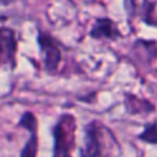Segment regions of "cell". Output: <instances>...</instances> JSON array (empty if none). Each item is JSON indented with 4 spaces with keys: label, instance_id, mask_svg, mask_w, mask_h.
Wrapping results in <instances>:
<instances>
[{
    "label": "cell",
    "instance_id": "obj_2",
    "mask_svg": "<svg viewBox=\"0 0 157 157\" xmlns=\"http://www.w3.org/2000/svg\"><path fill=\"white\" fill-rule=\"evenodd\" d=\"M76 121L71 114L59 119L54 128V155L52 157H72V147L75 146Z\"/></svg>",
    "mask_w": 157,
    "mask_h": 157
},
{
    "label": "cell",
    "instance_id": "obj_6",
    "mask_svg": "<svg viewBox=\"0 0 157 157\" xmlns=\"http://www.w3.org/2000/svg\"><path fill=\"white\" fill-rule=\"evenodd\" d=\"M124 7L127 10V14L130 17L141 15L147 24H153L152 14L155 6L149 0H124Z\"/></svg>",
    "mask_w": 157,
    "mask_h": 157
},
{
    "label": "cell",
    "instance_id": "obj_9",
    "mask_svg": "<svg viewBox=\"0 0 157 157\" xmlns=\"http://www.w3.org/2000/svg\"><path fill=\"white\" fill-rule=\"evenodd\" d=\"M139 139L149 144H157V125L156 124H149L145 131L139 135Z\"/></svg>",
    "mask_w": 157,
    "mask_h": 157
},
{
    "label": "cell",
    "instance_id": "obj_4",
    "mask_svg": "<svg viewBox=\"0 0 157 157\" xmlns=\"http://www.w3.org/2000/svg\"><path fill=\"white\" fill-rule=\"evenodd\" d=\"M19 124H21V127L26 128L30 132L29 141L26 142L25 147L22 149L19 157H36V155H37V134H36V130H37V120H36L35 114L30 113V112H26V113L21 117Z\"/></svg>",
    "mask_w": 157,
    "mask_h": 157
},
{
    "label": "cell",
    "instance_id": "obj_3",
    "mask_svg": "<svg viewBox=\"0 0 157 157\" xmlns=\"http://www.w3.org/2000/svg\"><path fill=\"white\" fill-rule=\"evenodd\" d=\"M37 41L44 57V66L48 72H54L61 62V51L58 48L57 43L51 36L46 35V33H40Z\"/></svg>",
    "mask_w": 157,
    "mask_h": 157
},
{
    "label": "cell",
    "instance_id": "obj_8",
    "mask_svg": "<svg viewBox=\"0 0 157 157\" xmlns=\"http://www.w3.org/2000/svg\"><path fill=\"white\" fill-rule=\"evenodd\" d=\"M127 109L131 113H142V112L153 110V106L146 101H141L135 97H127Z\"/></svg>",
    "mask_w": 157,
    "mask_h": 157
},
{
    "label": "cell",
    "instance_id": "obj_7",
    "mask_svg": "<svg viewBox=\"0 0 157 157\" xmlns=\"http://www.w3.org/2000/svg\"><path fill=\"white\" fill-rule=\"evenodd\" d=\"M90 35L94 39H109V40H116L117 37H120V32L116 28V24L109 18L97 19Z\"/></svg>",
    "mask_w": 157,
    "mask_h": 157
},
{
    "label": "cell",
    "instance_id": "obj_5",
    "mask_svg": "<svg viewBox=\"0 0 157 157\" xmlns=\"http://www.w3.org/2000/svg\"><path fill=\"white\" fill-rule=\"evenodd\" d=\"M17 51V39L11 29L0 28V65L11 63L14 66Z\"/></svg>",
    "mask_w": 157,
    "mask_h": 157
},
{
    "label": "cell",
    "instance_id": "obj_10",
    "mask_svg": "<svg viewBox=\"0 0 157 157\" xmlns=\"http://www.w3.org/2000/svg\"><path fill=\"white\" fill-rule=\"evenodd\" d=\"M14 2H15V0H0V6H8Z\"/></svg>",
    "mask_w": 157,
    "mask_h": 157
},
{
    "label": "cell",
    "instance_id": "obj_1",
    "mask_svg": "<svg viewBox=\"0 0 157 157\" xmlns=\"http://www.w3.org/2000/svg\"><path fill=\"white\" fill-rule=\"evenodd\" d=\"M84 134L81 157H113L114 150L119 146L108 128L98 121H92L86 127Z\"/></svg>",
    "mask_w": 157,
    "mask_h": 157
}]
</instances>
